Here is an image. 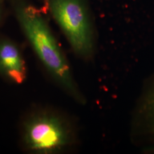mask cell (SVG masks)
Wrapping results in <instances>:
<instances>
[{
  "mask_svg": "<svg viewBox=\"0 0 154 154\" xmlns=\"http://www.w3.org/2000/svg\"><path fill=\"white\" fill-rule=\"evenodd\" d=\"M14 11L22 33L45 70L70 96L82 102L66 56L41 11L30 4L17 1Z\"/></svg>",
  "mask_w": 154,
  "mask_h": 154,
  "instance_id": "6da1fadb",
  "label": "cell"
},
{
  "mask_svg": "<svg viewBox=\"0 0 154 154\" xmlns=\"http://www.w3.org/2000/svg\"><path fill=\"white\" fill-rule=\"evenodd\" d=\"M18 135L21 149L30 154L60 153L69 147L73 140L72 127L65 116L36 105L21 116Z\"/></svg>",
  "mask_w": 154,
  "mask_h": 154,
  "instance_id": "7a4b0ae2",
  "label": "cell"
},
{
  "mask_svg": "<svg viewBox=\"0 0 154 154\" xmlns=\"http://www.w3.org/2000/svg\"><path fill=\"white\" fill-rule=\"evenodd\" d=\"M45 6L59 26L72 49L83 58L93 51L92 25L85 0H44Z\"/></svg>",
  "mask_w": 154,
  "mask_h": 154,
  "instance_id": "3957f363",
  "label": "cell"
},
{
  "mask_svg": "<svg viewBox=\"0 0 154 154\" xmlns=\"http://www.w3.org/2000/svg\"><path fill=\"white\" fill-rule=\"evenodd\" d=\"M28 75V65L19 45L0 34V77L6 82L20 85Z\"/></svg>",
  "mask_w": 154,
  "mask_h": 154,
  "instance_id": "277c9868",
  "label": "cell"
},
{
  "mask_svg": "<svg viewBox=\"0 0 154 154\" xmlns=\"http://www.w3.org/2000/svg\"><path fill=\"white\" fill-rule=\"evenodd\" d=\"M141 111L144 120L147 121V128L154 135V85L146 95Z\"/></svg>",
  "mask_w": 154,
  "mask_h": 154,
  "instance_id": "5b68a950",
  "label": "cell"
},
{
  "mask_svg": "<svg viewBox=\"0 0 154 154\" xmlns=\"http://www.w3.org/2000/svg\"><path fill=\"white\" fill-rule=\"evenodd\" d=\"M3 9H2V0H0V22L2 20V16H3Z\"/></svg>",
  "mask_w": 154,
  "mask_h": 154,
  "instance_id": "8992f818",
  "label": "cell"
}]
</instances>
